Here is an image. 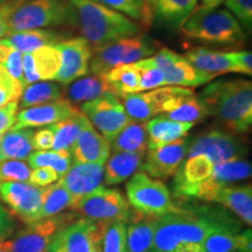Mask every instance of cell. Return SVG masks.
Masks as SVG:
<instances>
[{"label": "cell", "mask_w": 252, "mask_h": 252, "mask_svg": "<svg viewBox=\"0 0 252 252\" xmlns=\"http://www.w3.org/2000/svg\"><path fill=\"white\" fill-rule=\"evenodd\" d=\"M200 98L209 115L217 118L229 132L245 133L252 124V84L250 81L235 78L210 83Z\"/></svg>", "instance_id": "6da1fadb"}, {"label": "cell", "mask_w": 252, "mask_h": 252, "mask_svg": "<svg viewBox=\"0 0 252 252\" xmlns=\"http://www.w3.org/2000/svg\"><path fill=\"white\" fill-rule=\"evenodd\" d=\"M220 229L237 231V225L224 216L201 215L179 207L174 213L158 217L152 252H174L182 244H201L210 232Z\"/></svg>", "instance_id": "7a4b0ae2"}, {"label": "cell", "mask_w": 252, "mask_h": 252, "mask_svg": "<svg viewBox=\"0 0 252 252\" xmlns=\"http://www.w3.org/2000/svg\"><path fill=\"white\" fill-rule=\"evenodd\" d=\"M69 2L81 33L94 48L140 33V26L132 19L96 0H70Z\"/></svg>", "instance_id": "3957f363"}, {"label": "cell", "mask_w": 252, "mask_h": 252, "mask_svg": "<svg viewBox=\"0 0 252 252\" xmlns=\"http://www.w3.org/2000/svg\"><path fill=\"white\" fill-rule=\"evenodd\" d=\"M181 33L189 39L214 45L239 46L245 41V32L228 9L195 7L182 21Z\"/></svg>", "instance_id": "277c9868"}, {"label": "cell", "mask_w": 252, "mask_h": 252, "mask_svg": "<svg viewBox=\"0 0 252 252\" xmlns=\"http://www.w3.org/2000/svg\"><path fill=\"white\" fill-rule=\"evenodd\" d=\"M75 21L70 2L64 0H30L14 12L9 19L11 33L19 31L58 27Z\"/></svg>", "instance_id": "5b68a950"}, {"label": "cell", "mask_w": 252, "mask_h": 252, "mask_svg": "<svg viewBox=\"0 0 252 252\" xmlns=\"http://www.w3.org/2000/svg\"><path fill=\"white\" fill-rule=\"evenodd\" d=\"M127 202L137 213L145 216L161 217L174 213L179 207L174 206L169 189L158 179L146 173H135L126 185Z\"/></svg>", "instance_id": "8992f818"}, {"label": "cell", "mask_w": 252, "mask_h": 252, "mask_svg": "<svg viewBox=\"0 0 252 252\" xmlns=\"http://www.w3.org/2000/svg\"><path fill=\"white\" fill-rule=\"evenodd\" d=\"M154 52L156 46L144 35L124 37L94 48L89 70L94 75H104L118 65L140 61Z\"/></svg>", "instance_id": "52a82bcc"}, {"label": "cell", "mask_w": 252, "mask_h": 252, "mask_svg": "<svg viewBox=\"0 0 252 252\" xmlns=\"http://www.w3.org/2000/svg\"><path fill=\"white\" fill-rule=\"evenodd\" d=\"M71 209L86 219L94 220H123L127 223L131 217L130 206L117 189L100 186L91 193L75 201Z\"/></svg>", "instance_id": "ba28073f"}, {"label": "cell", "mask_w": 252, "mask_h": 252, "mask_svg": "<svg viewBox=\"0 0 252 252\" xmlns=\"http://www.w3.org/2000/svg\"><path fill=\"white\" fill-rule=\"evenodd\" d=\"M104 220L76 219L56 232L48 252H99Z\"/></svg>", "instance_id": "9c48e42d"}, {"label": "cell", "mask_w": 252, "mask_h": 252, "mask_svg": "<svg viewBox=\"0 0 252 252\" xmlns=\"http://www.w3.org/2000/svg\"><path fill=\"white\" fill-rule=\"evenodd\" d=\"M76 219V213H68L28 223L5 242L11 252H48L59 229Z\"/></svg>", "instance_id": "30bf717a"}, {"label": "cell", "mask_w": 252, "mask_h": 252, "mask_svg": "<svg viewBox=\"0 0 252 252\" xmlns=\"http://www.w3.org/2000/svg\"><path fill=\"white\" fill-rule=\"evenodd\" d=\"M81 112L109 143L131 121L123 103L113 94L82 104Z\"/></svg>", "instance_id": "8fae6325"}, {"label": "cell", "mask_w": 252, "mask_h": 252, "mask_svg": "<svg viewBox=\"0 0 252 252\" xmlns=\"http://www.w3.org/2000/svg\"><path fill=\"white\" fill-rule=\"evenodd\" d=\"M42 195L43 187H36L28 181L0 182V201L26 224L37 220Z\"/></svg>", "instance_id": "7c38bea8"}, {"label": "cell", "mask_w": 252, "mask_h": 252, "mask_svg": "<svg viewBox=\"0 0 252 252\" xmlns=\"http://www.w3.org/2000/svg\"><path fill=\"white\" fill-rule=\"evenodd\" d=\"M153 61L165 76L168 86L195 88L212 82L215 76L198 70L185 56L168 48H162L153 56Z\"/></svg>", "instance_id": "4fadbf2b"}, {"label": "cell", "mask_w": 252, "mask_h": 252, "mask_svg": "<svg viewBox=\"0 0 252 252\" xmlns=\"http://www.w3.org/2000/svg\"><path fill=\"white\" fill-rule=\"evenodd\" d=\"M248 153L247 147L234 134L224 131H210L190 141L188 157L204 154L215 163L242 159Z\"/></svg>", "instance_id": "5bb4252c"}, {"label": "cell", "mask_w": 252, "mask_h": 252, "mask_svg": "<svg viewBox=\"0 0 252 252\" xmlns=\"http://www.w3.org/2000/svg\"><path fill=\"white\" fill-rule=\"evenodd\" d=\"M190 141L187 138L160 145L147 147L146 158L140 169L147 175L159 179H167L174 176L187 156Z\"/></svg>", "instance_id": "9a60e30c"}, {"label": "cell", "mask_w": 252, "mask_h": 252, "mask_svg": "<svg viewBox=\"0 0 252 252\" xmlns=\"http://www.w3.org/2000/svg\"><path fill=\"white\" fill-rule=\"evenodd\" d=\"M61 55V65L55 81L68 86L77 78L87 76L89 72L93 49L84 37L60 41L55 45Z\"/></svg>", "instance_id": "2e32d148"}, {"label": "cell", "mask_w": 252, "mask_h": 252, "mask_svg": "<svg viewBox=\"0 0 252 252\" xmlns=\"http://www.w3.org/2000/svg\"><path fill=\"white\" fill-rule=\"evenodd\" d=\"M251 162L248 160L237 159L231 161L216 163L212 175L189 191L187 198H197L212 202V198L219 189L230 186L234 182L247 180L251 176Z\"/></svg>", "instance_id": "e0dca14e"}, {"label": "cell", "mask_w": 252, "mask_h": 252, "mask_svg": "<svg viewBox=\"0 0 252 252\" xmlns=\"http://www.w3.org/2000/svg\"><path fill=\"white\" fill-rule=\"evenodd\" d=\"M81 110L69 100L61 98L55 102L23 109L18 112L14 128H32L53 125L76 116Z\"/></svg>", "instance_id": "ac0fdd59"}, {"label": "cell", "mask_w": 252, "mask_h": 252, "mask_svg": "<svg viewBox=\"0 0 252 252\" xmlns=\"http://www.w3.org/2000/svg\"><path fill=\"white\" fill-rule=\"evenodd\" d=\"M81 132L71 151L74 162L105 165L110 156L111 144L96 131L83 113L80 115Z\"/></svg>", "instance_id": "d6986e66"}, {"label": "cell", "mask_w": 252, "mask_h": 252, "mask_svg": "<svg viewBox=\"0 0 252 252\" xmlns=\"http://www.w3.org/2000/svg\"><path fill=\"white\" fill-rule=\"evenodd\" d=\"M161 113L172 121L190 123L194 125L209 116L200 96L193 90L181 87H176L173 96L163 104Z\"/></svg>", "instance_id": "ffe728a7"}, {"label": "cell", "mask_w": 252, "mask_h": 252, "mask_svg": "<svg viewBox=\"0 0 252 252\" xmlns=\"http://www.w3.org/2000/svg\"><path fill=\"white\" fill-rule=\"evenodd\" d=\"M175 90L176 87H167L128 94L123 98V105L131 121L145 123L162 112L163 104L171 98Z\"/></svg>", "instance_id": "44dd1931"}, {"label": "cell", "mask_w": 252, "mask_h": 252, "mask_svg": "<svg viewBox=\"0 0 252 252\" xmlns=\"http://www.w3.org/2000/svg\"><path fill=\"white\" fill-rule=\"evenodd\" d=\"M104 165L74 162L69 171L58 180L72 195L75 200L91 193L102 186Z\"/></svg>", "instance_id": "7402d4cb"}, {"label": "cell", "mask_w": 252, "mask_h": 252, "mask_svg": "<svg viewBox=\"0 0 252 252\" xmlns=\"http://www.w3.org/2000/svg\"><path fill=\"white\" fill-rule=\"evenodd\" d=\"M181 165L175 174V194L179 197L187 198L191 189L212 175L215 163L204 154H197L188 157Z\"/></svg>", "instance_id": "603a6c76"}, {"label": "cell", "mask_w": 252, "mask_h": 252, "mask_svg": "<svg viewBox=\"0 0 252 252\" xmlns=\"http://www.w3.org/2000/svg\"><path fill=\"white\" fill-rule=\"evenodd\" d=\"M126 226L127 252H152L158 217L131 214Z\"/></svg>", "instance_id": "cb8c5ba5"}, {"label": "cell", "mask_w": 252, "mask_h": 252, "mask_svg": "<svg viewBox=\"0 0 252 252\" xmlns=\"http://www.w3.org/2000/svg\"><path fill=\"white\" fill-rule=\"evenodd\" d=\"M212 202L222 204L231 210L236 216L250 226L252 223V188L251 185L225 186L219 189L212 198Z\"/></svg>", "instance_id": "d4e9b609"}, {"label": "cell", "mask_w": 252, "mask_h": 252, "mask_svg": "<svg viewBox=\"0 0 252 252\" xmlns=\"http://www.w3.org/2000/svg\"><path fill=\"white\" fill-rule=\"evenodd\" d=\"M185 58L198 70L215 77L226 72H235L231 52L224 53L208 48H194L186 53Z\"/></svg>", "instance_id": "484cf974"}, {"label": "cell", "mask_w": 252, "mask_h": 252, "mask_svg": "<svg viewBox=\"0 0 252 252\" xmlns=\"http://www.w3.org/2000/svg\"><path fill=\"white\" fill-rule=\"evenodd\" d=\"M65 97L71 104H84L113 94L104 75H90L71 82L65 90ZM115 96V94H113Z\"/></svg>", "instance_id": "4316f807"}, {"label": "cell", "mask_w": 252, "mask_h": 252, "mask_svg": "<svg viewBox=\"0 0 252 252\" xmlns=\"http://www.w3.org/2000/svg\"><path fill=\"white\" fill-rule=\"evenodd\" d=\"M61 39V34L58 32L39 28L9 33L7 37L0 40V43L17 49L21 54H27L43 46H55Z\"/></svg>", "instance_id": "83f0119b"}, {"label": "cell", "mask_w": 252, "mask_h": 252, "mask_svg": "<svg viewBox=\"0 0 252 252\" xmlns=\"http://www.w3.org/2000/svg\"><path fill=\"white\" fill-rule=\"evenodd\" d=\"M145 153L113 152L104 167V181L108 186L123 184L143 165Z\"/></svg>", "instance_id": "f1b7e54d"}, {"label": "cell", "mask_w": 252, "mask_h": 252, "mask_svg": "<svg viewBox=\"0 0 252 252\" xmlns=\"http://www.w3.org/2000/svg\"><path fill=\"white\" fill-rule=\"evenodd\" d=\"M201 247L203 252L251 251V230L243 234L230 229L215 230L203 239Z\"/></svg>", "instance_id": "f546056e"}, {"label": "cell", "mask_w": 252, "mask_h": 252, "mask_svg": "<svg viewBox=\"0 0 252 252\" xmlns=\"http://www.w3.org/2000/svg\"><path fill=\"white\" fill-rule=\"evenodd\" d=\"M194 124L190 123L175 122L172 119L160 116L154 117L146 123L147 135H149V146H160L172 141L185 138L191 130Z\"/></svg>", "instance_id": "4dcf8cb0"}, {"label": "cell", "mask_w": 252, "mask_h": 252, "mask_svg": "<svg viewBox=\"0 0 252 252\" xmlns=\"http://www.w3.org/2000/svg\"><path fill=\"white\" fill-rule=\"evenodd\" d=\"M31 128H9L0 141V160H25L33 151Z\"/></svg>", "instance_id": "1f68e13d"}, {"label": "cell", "mask_w": 252, "mask_h": 252, "mask_svg": "<svg viewBox=\"0 0 252 252\" xmlns=\"http://www.w3.org/2000/svg\"><path fill=\"white\" fill-rule=\"evenodd\" d=\"M110 144L113 152L146 153L149 146L146 124L130 121Z\"/></svg>", "instance_id": "d6a6232c"}, {"label": "cell", "mask_w": 252, "mask_h": 252, "mask_svg": "<svg viewBox=\"0 0 252 252\" xmlns=\"http://www.w3.org/2000/svg\"><path fill=\"white\" fill-rule=\"evenodd\" d=\"M112 94L118 98H124L128 94L140 93L139 74L133 63L118 65L104 74Z\"/></svg>", "instance_id": "836d02e7"}, {"label": "cell", "mask_w": 252, "mask_h": 252, "mask_svg": "<svg viewBox=\"0 0 252 252\" xmlns=\"http://www.w3.org/2000/svg\"><path fill=\"white\" fill-rule=\"evenodd\" d=\"M72 195L58 181L48 187H43L42 204L37 215V220L49 219V217L60 215L64 210L71 209L75 203Z\"/></svg>", "instance_id": "e575fe53"}, {"label": "cell", "mask_w": 252, "mask_h": 252, "mask_svg": "<svg viewBox=\"0 0 252 252\" xmlns=\"http://www.w3.org/2000/svg\"><path fill=\"white\" fill-rule=\"evenodd\" d=\"M62 88L58 83L49 81H42L39 83L28 84L21 91L19 97V105L21 109L32 108V106L42 105L63 98Z\"/></svg>", "instance_id": "d590c367"}, {"label": "cell", "mask_w": 252, "mask_h": 252, "mask_svg": "<svg viewBox=\"0 0 252 252\" xmlns=\"http://www.w3.org/2000/svg\"><path fill=\"white\" fill-rule=\"evenodd\" d=\"M31 55L37 80H55L61 65V55L59 49L55 46H43L32 52Z\"/></svg>", "instance_id": "8d00e7d4"}, {"label": "cell", "mask_w": 252, "mask_h": 252, "mask_svg": "<svg viewBox=\"0 0 252 252\" xmlns=\"http://www.w3.org/2000/svg\"><path fill=\"white\" fill-rule=\"evenodd\" d=\"M28 165L32 168L39 167H48L58 173L59 180L70 168L72 162V156L67 151H36L30 154L27 158Z\"/></svg>", "instance_id": "74e56055"}, {"label": "cell", "mask_w": 252, "mask_h": 252, "mask_svg": "<svg viewBox=\"0 0 252 252\" xmlns=\"http://www.w3.org/2000/svg\"><path fill=\"white\" fill-rule=\"evenodd\" d=\"M197 0H157V17L172 26H180L182 21L196 7Z\"/></svg>", "instance_id": "f35d334b"}, {"label": "cell", "mask_w": 252, "mask_h": 252, "mask_svg": "<svg viewBox=\"0 0 252 252\" xmlns=\"http://www.w3.org/2000/svg\"><path fill=\"white\" fill-rule=\"evenodd\" d=\"M81 111L74 117L64 119L55 124L49 125L50 130L54 133V143L53 149L54 151H67L70 152L74 149L78 134L81 132Z\"/></svg>", "instance_id": "ab89813d"}, {"label": "cell", "mask_w": 252, "mask_h": 252, "mask_svg": "<svg viewBox=\"0 0 252 252\" xmlns=\"http://www.w3.org/2000/svg\"><path fill=\"white\" fill-rule=\"evenodd\" d=\"M99 252H127L125 222L109 220L104 223L99 241Z\"/></svg>", "instance_id": "60d3db41"}, {"label": "cell", "mask_w": 252, "mask_h": 252, "mask_svg": "<svg viewBox=\"0 0 252 252\" xmlns=\"http://www.w3.org/2000/svg\"><path fill=\"white\" fill-rule=\"evenodd\" d=\"M139 74L140 91L158 89L166 86L165 76L162 71L157 67L153 59H143L133 63Z\"/></svg>", "instance_id": "b9f144b4"}, {"label": "cell", "mask_w": 252, "mask_h": 252, "mask_svg": "<svg viewBox=\"0 0 252 252\" xmlns=\"http://www.w3.org/2000/svg\"><path fill=\"white\" fill-rule=\"evenodd\" d=\"M0 67L4 68L21 87H26L23 72V54L20 52L0 43Z\"/></svg>", "instance_id": "7bdbcfd3"}, {"label": "cell", "mask_w": 252, "mask_h": 252, "mask_svg": "<svg viewBox=\"0 0 252 252\" xmlns=\"http://www.w3.org/2000/svg\"><path fill=\"white\" fill-rule=\"evenodd\" d=\"M31 167L24 160H0V182H26Z\"/></svg>", "instance_id": "ee69618b"}, {"label": "cell", "mask_w": 252, "mask_h": 252, "mask_svg": "<svg viewBox=\"0 0 252 252\" xmlns=\"http://www.w3.org/2000/svg\"><path fill=\"white\" fill-rule=\"evenodd\" d=\"M96 1L105 5L106 7L121 12V13L127 15L131 19L141 21L144 26H150L153 20V15H150L141 11L132 0H96Z\"/></svg>", "instance_id": "f6af8a7d"}, {"label": "cell", "mask_w": 252, "mask_h": 252, "mask_svg": "<svg viewBox=\"0 0 252 252\" xmlns=\"http://www.w3.org/2000/svg\"><path fill=\"white\" fill-rule=\"evenodd\" d=\"M24 88L9 76L4 68L0 67V106H4L9 102L19 100Z\"/></svg>", "instance_id": "bcb514c9"}, {"label": "cell", "mask_w": 252, "mask_h": 252, "mask_svg": "<svg viewBox=\"0 0 252 252\" xmlns=\"http://www.w3.org/2000/svg\"><path fill=\"white\" fill-rule=\"evenodd\" d=\"M225 5L231 13L238 18L245 30L250 32L252 27V0H225Z\"/></svg>", "instance_id": "7dc6e473"}, {"label": "cell", "mask_w": 252, "mask_h": 252, "mask_svg": "<svg viewBox=\"0 0 252 252\" xmlns=\"http://www.w3.org/2000/svg\"><path fill=\"white\" fill-rule=\"evenodd\" d=\"M27 0H4L0 4V40L7 36L11 31H9L8 21L12 15L21 5L25 4Z\"/></svg>", "instance_id": "c3c4849f"}, {"label": "cell", "mask_w": 252, "mask_h": 252, "mask_svg": "<svg viewBox=\"0 0 252 252\" xmlns=\"http://www.w3.org/2000/svg\"><path fill=\"white\" fill-rule=\"evenodd\" d=\"M58 180L59 175L54 169L48 168V167H39V168H33V171H31L28 182L36 187H48Z\"/></svg>", "instance_id": "681fc988"}, {"label": "cell", "mask_w": 252, "mask_h": 252, "mask_svg": "<svg viewBox=\"0 0 252 252\" xmlns=\"http://www.w3.org/2000/svg\"><path fill=\"white\" fill-rule=\"evenodd\" d=\"M19 110V100L9 102L4 106H0V134L13 127Z\"/></svg>", "instance_id": "f907efd6"}, {"label": "cell", "mask_w": 252, "mask_h": 252, "mask_svg": "<svg viewBox=\"0 0 252 252\" xmlns=\"http://www.w3.org/2000/svg\"><path fill=\"white\" fill-rule=\"evenodd\" d=\"M53 143H54V133L50 130V127H43L33 132L32 144H33L34 150L49 151L53 149Z\"/></svg>", "instance_id": "816d5d0a"}, {"label": "cell", "mask_w": 252, "mask_h": 252, "mask_svg": "<svg viewBox=\"0 0 252 252\" xmlns=\"http://www.w3.org/2000/svg\"><path fill=\"white\" fill-rule=\"evenodd\" d=\"M235 63V72L244 75H252V55L247 50L231 52Z\"/></svg>", "instance_id": "f5cc1de1"}, {"label": "cell", "mask_w": 252, "mask_h": 252, "mask_svg": "<svg viewBox=\"0 0 252 252\" xmlns=\"http://www.w3.org/2000/svg\"><path fill=\"white\" fill-rule=\"evenodd\" d=\"M14 223L12 220L9 214L6 212L5 208L0 203V241L7 239L13 234Z\"/></svg>", "instance_id": "db71d44e"}, {"label": "cell", "mask_w": 252, "mask_h": 252, "mask_svg": "<svg viewBox=\"0 0 252 252\" xmlns=\"http://www.w3.org/2000/svg\"><path fill=\"white\" fill-rule=\"evenodd\" d=\"M174 252H203L202 247L198 243H187L182 244Z\"/></svg>", "instance_id": "11a10c76"}, {"label": "cell", "mask_w": 252, "mask_h": 252, "mask_svg": "<svg viewBox=\"0 0 252 252\" xmlns=\"http://www.w3.org/2000/svg\"><path fill=\"white\" fill-rule=\"evenodd\" d=\"M225 0H201V8L204 9H212V8H216L224 2Z\"/></svg>", "instance_id": "9f6ffc18"}, {"label": "cell", "mask_w": 252, "mask_h": 252, "mask_svg": "<svg viewBox=\"0 0 252 252\" xmlns=\"http://www.w3.org/2000/svg\"><path fill=\"white\" fill-rule=\"evenodd\" d=\"M132 1H133L134 4L138 6V7L141 9V11H144L145 13H147V14H150V15H153L152 7H151V6L147 4L146 0H132Z\"/></svg>", "instance_id": "6f0895ef"}, {"label": "cell", "mask_w": 252, "mask_h": 252, "mask_svg": "<svg viewBox=\"0 0 252 252\" xmlns=\"http://www.w3.org/2000/svg\"><path fill=\"white\" fill-rule=\"evenodd\" d=\"M0 252H11L9 248L7 247V244H6L5 239L4 241H0Z\"/></svg>", "instance_id": "680465c9"}, {"label": "cell", "mask_w": 252, "mask_h": 252, "mask_svg": "<svg viewBox=\"0 0 252 252\" xmlns=\"http://www.w3.org/2000/svg\"><path fill=\"white\" fill-rule=\"evenodd\" d=\"M146 2L151 6V7H154L157 4V0H146Z\"/></svg>", "instance_id": "91938a15"}, {"label": "cell", "mask_w": 252, "mask_h": 252, "mask_svg": "<svg viewBox=\"0 0 252 252\" xmlns=\"http://www.w3.org/2000/svg\"><path fill=\"white\" fill-rule=\"evenodd\" d=\"M238 252H251V251H244V250H241V251H238Z\"/></svg>", "instance_id": "94428289"}, {"label": "cell", "mask_w": 252, "mask_h": 252, "mask_svg": "<svg viewBox=\"0 0 252 252\" xmlns=\"http://www.w3.org/2000/svg\"><path fill=\"white\" fill-rule=\"evenodd\" d=\"M1 137H2V134H0V141H1Z\"/></svg>", "instance_id": "6125c7cd"}, {"label": "cell", "mask_w": 252, "mask_h": 252, "mask_svg": "<svg viewBox=\"0 0 252 252\" xmlns=\"http://www.w3.org/2000/svg\"><path fill=\"white\" fill-rule=\"evenodd\" d=\"M2 1H4V0H0V4H1V2H2Z\"/></svg>", "instance_id": "be15d7a7"}]
</instances>
